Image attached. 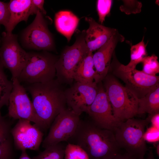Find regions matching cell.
I'll list each match as a JSON object with an SVG mask.
<instances>
[{
  "instance_id": "26",
  "label": "cell",
  "mask_w": 159,
  "mask_h": 159,
  "mask_svg": "<svg viewBox=\"0 0 159 159\" xmlns=\"http://www.w3.org/2000/svg\"><path fill=\"white\" fill-rule=\"evenodd\" d=\"M11 122L0 112V145L11 138Z\"/></svg>"
},
{
  "instance_id": "22",
  "label": "cell",
  "mask_w": 159,
  "mask_h": 159,
  "mask_svg": "<svg viewBox=\"0 0 159 159\" xmlns=\"http://www.w3.org/2000/svg\"><path fill=\"white\" fill-rule=\"evenodd\" d=\"M4 68L0 62V112L3 106H8L9 98L13 87L12 82L8 79Z\"/></svg>"
},
{
  "instance_id": "8",
  "label": "cell",
  "mask_w": 159,
  "mask_h": 159,
  "mask_svg": "<svg viewBox=\"0 0 159 159\" xmlns=\"http://www.w3.org/2000/svg\"><path fill=\"white\" fill-rule=\"evenodd\" d=\"M1 40L0 62L10 71L12 80L18 79L26 63L28 52L20 46L16 34L4 32Z\"/></svg>"
},
{
  "instance_id": "38",
  "label": "cell",
  "mask_w": 159,
  "mask_h": 159,
  "mask_svg": "<svg viewBox=\"0 0 159 159\" xmlns=\"http://www.w3.org/2000/svg\"><path fill=\"white\" fill-rule=\"evenodd\" d=\"M1 38L0 39V42H1Z\"/></svg>"
},
{
  "instance_id": "31",
  "label": "cell",
  "mask_w": 159,
  "mask_h": 159,
  "mask_svg": "<svg viewBox=\"0 0 159 159\" xmlns=\"http://www.w3.org/2000/svg\"><path fill=\"white\" fill-rule=\"evenodd\" d=\"M144 138L145 141L155 142L159 141V129L152 126L145 132Z\"/></svg>"
},
{
  "instance_id": "24",
  "label": "cell",
  "mask_w": 159,
  "mask_h": 159,
  "mask_svg": "<svg viewBox=\"0 0 159 159\" xmlns=\"http://www.w3.org/2000/svg\"><path fill=\"white\" fill-rule=\"evenodd\" d=\"M142 71L145 73L150 75L155 76L159 72V63L158 57L153 54L147 56L143 59Z\"/></svg>"
},
{
  "instance_id": "14",
  "label": "cell",
  "mask_w": 159,
  "mask_h": 159,
  "mask_svg": "<svg viewBox=\"0 0 159 159\" xmlns=\"http://www.w3.org/2000/svg\"><path fill=\"white\" fill-rule=\"evenodd\" d=\"M115 73L125 83V87L138 99L144 96L159 85V76L149 75L136 69L128 72L117 69Z\"/></svg>"
},
{
  "instance_id": "12",
  "label": "cell",
  "mask_w": 159,
  "mask_h": 159,
  "mask_svg": "<svg viewBox=\"0 0 159 159\" xmlns=\"http://www.w3.org/2000/svg\"><path fill=\"white\" fill-rule=\"evenodd\" d=\"M98 90L97 84L95 82L91 84L76 82L64 90L68 108L80 115L83 112L87 113L96 97Z\"/></svg>"
},
{
  "instance_id": "37",
  "label": "cell",
  "mask_w": 159,
  "mask_h": 159,
  "mask_svg": "<svg viewBox=\"0 0 159 159\" xmlns=\"http://www.w3.org/2000/svg\"><path fill=\"white\" fill-rule=\"evenodd\" d=\"M159 145H157V147H156V152L157 155L159 156Z\"/></svg>"
},
{
  "instance_id": "10",
  "label": "cell",
  "mask_w": 159,
  "mask_h": 159,
  "mask_svg": "<svg viewBox=\"0 0 159 159\" xmlns=\"http://www.w3.org/2000/svg\"><path fill=\"white\" fill-rule=\"evenodd\" d=\"M12 80L13 87L9 100L8 116L14 119L28 120L33 122L41 130L32 102L29 98L25 88L18 79Z\"/></svg>"
},
{
  "instance_id": "28",
  "label": "cell",
  "mask_w": 159,
  "mask_h": 159,
  "mask_svg": "<svg viewBox=\"0 0 159 159\" xmlns=\"http://www.w3.org/2000/svg\"><path fill=\"white\" fill-rule=\"evenodd\" d=\"M123 4L120 7L122 12L127 14L139 13L141 10L142 4L137 1L124 0Z\"/></svg>"
},
{
  "instance_id": "27",
  "label": "cell",
  "mask_w": 159,
  "mask_h": 159,
  "mask_svg": "<svg viewBox=\"0 0 159 159\" xmlns=\"http://www.w3.org/2000/svg\"><path fill=\"white\" fill-rule=\"evenodd\" d=\"M111 0H98L97 1V10L99 20L100 24L105 20L106 16L110 13L112 4Z\"/></svg>"
},
{
  "instance_id": "15",
  "label": "cell",
  "mask_w": 159,
  "mask_h": 159,
  "mask_svg": "<svg viewBox=\"0 0 159 159\" xmlns=\"http://www.w3.org/2000/svg\"><path fill=\"white\" fill-rule=\"evenodd\" d=\"M124 39V37L117 31L93 54L95 71L94 82L96 83L101 82L108 74L115 47L118 42H123Z\"/></svg>"
},
{
  "instance_id": "11",
  "label": "cell",
  "mask_w": 159,
  "mask_h": 159,
  "mask_svg": "<svg viewBox=\"0 0 159 159\" xmlns=\"http://www.w3.org/2000/svg\"><path fill=\"white\" fill-rule=\"evenodd\" d=\"M101 82L97 84V94L87 113L95 125L113 132L122 121L114 116L111 105Z\"/></svg>"
},
{
  "instance_id": "17",
  "label": "cell",
  "mask_w": 159,
  "mask_h": 159,
  "mask_svg": "<svg viewBox=\"0 0 159 159\" xmlns=\"http://www.w3.org/2000/svg\"><path fill=\"white\" fill-rule=\"evenodd\" d=\"M8 6L10 17L5 28L6 32L8 34L12 33L19 22H26L30 15L36 14L38 11L32 0H11L8 3Z\"/></svg>"
},
{
  "instance_id": "32",
  "label": "cell",
  "mask_w": 159,
  "mask_h": 159,
  "mask_svg": "<svg viewBox=\"0 0 159 159\" xmlns=\"http://www.w3.org/2000/svg\"><path fill=\"white\" fill-rule=\"evenodd\" d=\"M32 1L38 11H39L43 15L46 14V11L44 8V0H32Z\"/></svg>"
},
{
  "instance_id": "13",
  "label": "cell",
  "mask_w": 159,
  "mask_h": 159,
  "mask_svg": "<svg viewBox=\"0 0 159 159\" xmlns=\"http://www.w3.org/2000/svg\"><path fill=\"white\" fill-rule=\"evenodd\" d=\"M14 145L18 150H37L42 142V131L28 120L20 119L11 131Z\"/></svg>"
},
{
  "instance_id": "21",
  "label": "cell",
  "mask_w": 159,
  "mask_h": 159,
  "mask_svg": "<svg viewBox=\"0 0 159 159\" xmlns=\"http://www.w3.org/2000/svg\"><path fill=\"white\" fill-rule=\"evenodd\" d=\"M144 39V37L141 41L131 46L130 60L129 63L125 65L120 64L117 69L123 72H130L135 69L136 65L142 62L147 56L146 45L145 44Z\"/></svg>"
},
{
  "instance_id": "16",
  "label": "cell",
  "mask_w": 159,
  "mask_h": 159,
  "mask_svg": "<svg viewBox=\"0 0 159 159\" xmlns=\"http://www.w3.org/2000/svg\"><path fill=\"white\" fill-rule=\"evenodd\" d=\"M89 27L85 31V40L89 52L98 50L105 44L118 31L99 24L92 18L86 17Z\"/></svg>"
},
{
  "instance_id": "1",
  "label": "cell",
  "mask_w": 159,
  "mask_h": 159,
  "mask_svg": "<svg viewBox=\"0 0 159 159\" xmlns=\"http://www.w3.org/2000/svg\"><path fill=\"white\" fill-rule=\"evenodd\" d=\"M67 142L80 147L90 159H111L121 151L113 132L91 121L80 120L75 133Z\"/></svg>"
},
{
  "instance_id": "7",
  "label": "cell",
  "mask_w": 159,
  "mask_h": 159,
  "mask_svg": "<svg viewBox=\"0 0 159 159\" xmlns=\"http://www.w3.org/2000/svg\"><path fill=\"white\" fill-rule=\"evenodd\" d=\"M43 15L38 11L33 21L22 32L21 42L25 48L47 51L54 50L53 38Z\"/></svg>"
},
{
  "instance_id": "36",
  "label": "cell",
  "mask_w": 159,
  "mask_h": 159,
  "mask_svg": "<svg viewBox=\"0 0 159 159\" xmlns=\"http://www.w3.org/2000/svg\"><path fill=\"white\" fill-rule=\"evenodd\" d=\"M139 159H155L152 150H150L147 156L146 157H145V156L142 158Z\"/></svg>"
},
{
  "instance_id": "2",
  "label": "cell",
  "mask_w": 159,
  "mask_h": 159,
  "mask_svg": "<svg viewBox=\"0 0 159 159\" xmlns=\"http://www.w3.org/2000/svg\"><path fill=\"white\" fill-rule=\"evenodd\" d=\"M31 94L32 103L41 130L50 127L55 118L66 108L64 89L57 79L27 84L25 88Z\"/></svg>"
},
{
  "instance_id": "9",
  "label": "cell",
  "mask_w": 159,
  "mask_h": 159,
  "mask_svg": "<svg viewBox=\"0 0 159 159\" xmlns=\"http://www.w3.org/2000/svg\"><path fill=\"white\" fill-rule=\"evenodd\" d=\"M80 115L66 108L56 117L50 126L49 132L43 141L46 147L67 141L75 133L79 123Z\"/></svg>"
},
{
  "instance_id": "23",
  "label": "cell",
  "mask_w": 159,
  "mask_h": 159,
  "mask_svg": "<svg viewBox=\"0 0 159 159\" xmlns=\"http://www.w3.org/2000/svg\"><path fill=\"white\" fill-rule=\"evenodd\" d=\"M65 148L60 143L50 145L32 159H64Z\"/></svg>"
},
{
  "instance_id": "19",
  "label": "cell",
  "mask_w": 159,
  "mask_h": 159,
  "mask_svg": "<svg viewBox=\"0 0 159 159\" xmlns=\"http://www.w3.org/2000/svg\"><path fill=\"white\" fill-rule=\"evenodd\" d=\"M93 54L92 52H89L77 67L73 75L74 80L76 82L85 84H91L94 82L95 71Z\"/></svg>"
},
{
  "instance_id": "6",
  "label": "cell",
  "mask_w": 159,
  "mask_h": 159,
  "mask_svg": "<svg viewBox=\"0 0 159 159\" xmlns=\"http://www.w3.org/2000/svg\"><path fill=\"white\" fill-rule=\"evenodd\" d=\"M85 30L77 34L74 43L66 47L56 63V79L61 84L72 83L76 69L89 52L85 40Z\"/></svg>"
},
{
  "instance_id": "5",
  "label": "cell",
  "mask_w": 159,
  "mask_h": 159,
  "mask_svg": "<svg viewBox=\"0 0 159 159\" xmlns=\"http://www.w3.org/2000/svg\"><path fill=\"white\" fill-rule=\"evenodd\" d=\"M58 58L48 51L28 52L26 63L18 79L27 84L44 82L54 79Z\"/></svg>"
},
{
  "instance_id": "30",
  "label": "cell",
  "mask_w": 159,
  "mask_h": 159,
  "mask_svg": "<svg viewBox=\"0 0 159 159\" xmlns=\"http://www.w3.org/2000/svg\"><path fill=\"white\" fill-rule=\"evenodd\" d=\"M12 145L11 138L0 145V159H10Z\"/></svg>"
},
{
  "instance_id": "35",
  "label": "cell",
  "mask_w": 159,
  "mask_h": 159,
  "mask_svg": "<svg viewBox=\"0 0 159 159\" xmlns=\"http://www.w3.org/2000/svg\"><path fill=\"white\" fill-rule=\"evenodd\" d=\"M19 159H31L27 154L26 150H21V155Z\"/></svg>"
},
{
  "instance_id": "29",
  "label": "cell",
  "mask_w": 159,
  "mask_h": 159,
  "mask_svg": "<svg viewBox=\"0 0 159 159\" xmlns=\"http://www.w3.org/2000/svg\"><path fill=\"white\" fill-rule=\"evenodd\" d=\"M10 13L9 9L8 3L0 1V25L5 28L9 21Z\"/></svg>"
},
{
  "instance_id": "4",
  "label": "cell",
  "mask_w": 159,
  "mask_h": 159,
  "mask_svg": "<svg viewBox=\"0 0 159 159\" xmlns=\"http://www.w3.org/2000/svg\"><path fill=\"white\" fill-rule=\"evenodd\" d=\"M114 116L122 121L138 114V98L130 90L108 74L103 80Z\"/></svg>"
},
{
  "instance_id": "34",
  "label": "cell",
  "mask_w": 159,
  "mask_h": 159,
  "mask_svg": "<svg viewBox=\"0 0 159 159\" xmlns=\"http://www.w3.org/2000/svg\"><path fill=\"white\" fill-rule=\"evenodd\" d=\"M150 117V121L152 126L159 129V113L153 116L149 115Z\"/></svg>"
},
{
  "instance_id": "20",
  "label": "cell",
  "mask_w": 159,
  "mask_h": 159,
  "mask_svg": "<svg viewBox=\"0 0 159 159\" xmlns=\"http://www.w3.org/2000/svg\"><path fill=\"white\" fill-rule=\"evenodd\" d=\"M145 113L150 116L159 113V85L138 99V114Z\"/></svg>"
},
{
  "instance_id": "3",
  "label": "cell",
  "mask_w": 159,
  "mask_h": 159,
  "mask_svg": "<svg viewBox=\"0 0 159 159\" xmlns=\"http://www.w3.org/2000/svg\"><path fill=\"white\" fill-rule=\"evenodd\" d=\"M150 116L145 120L134 117L121 121L113 131L120 147L137 159L143 158L147 150L144 135Z\"/></svg>"
},
{
  "instance_id": "18",
  "label": "cell",
  "mask_w": 159,
  "mask_h": 159,
  "mask_svg": "<svg viewBox=\"0 0 159 159\" xmlns=\"http://www.w3.org/2000/svg\"><path fill=\"white\" fill-rule=\"evenodd\" d=\"M78 18L72 12L61 11L55 15V21L57 31L69 42L79 23Z\"/></svg>"
},
{
  "instance_id": "33",
  "label": "cell",
  "mask_w": 159,
  "mask_h": 159,
  "mask_svg": "<svg viewBox=\"0 0 159 159\" xmlns=\"http://www.w3.org/2000/svg\"><path fill=\"white\" fill-rule=\"evenodd\" d=\"M111 159H137L135 157L131 155L125 151L120 152Z\"/></svg>"
},
{
  "instance_id": "25",
  "label": "cell",
  "mask_w": 159,
  "mask_h": 159,
  "mask_svg": "<svg viewBox=\"0 0 159 159\" xmlns=\"http://www.w3.org/2000/svg\"><path fill=\"white\" fill-rule=\"evenodd\" d=\"M64 159H90L86 152L77 145L68 143L65 147Z\"/></svg>"
}]
</instances>
